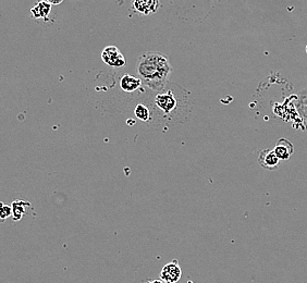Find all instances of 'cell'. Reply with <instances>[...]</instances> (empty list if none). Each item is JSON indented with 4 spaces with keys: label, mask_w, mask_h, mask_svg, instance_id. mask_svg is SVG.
I'll return each instance as SVG.
<instances>
[{
    "label": "cell",
    "mask_w": 307,
    "mask_h": 283,
    "mask_svg": "<svg viewBox=\"0 0 307 283\" xmlns=\"http://www.w3.org/2000/svg\"><path fill=\"white\" fill-rule=\"evenodd\" d=\"M276 155L280 160H289L294 153L293 144L286 138H280L274 148Z\"/></svg>",
    "instance_id": "obj_6"
},
{
    "label": "cell",
    "mask_w": 307,
    "mask_h": 283,
    "mask_svg": "<svg viewBox=\"0 0 307 283\" xmlns=\"http://www.w3.org/2000/svg\"><path fill=\"white\" fill-rule=\"evenodd\" d=\"M143 85V81L137 76L131 74H124L120 79V87L125 93H134L140 90Z\"/></svg>",
    "instance_id": "obj_7"
},
{
    "label": "cell",
    "mask_w": 307,
    "mask_h": 283,
    "mask_svg": "<svg viewBox=\"0 0 307 283\" xmlns=\"http://www.w3.org/2000/svg\"><path fill=\"white\" fill-rule=\"evenodd\" d=\"M258 162L260 164V167L274 171V170H277L279 168L280 159L278 158L277 155H276L274 148L263 149V151L259 152Z\"/></svg>",
    "instance_id": "obj_5"
},
{
    "label": "cell",
    "mask_w": 307,
    "mask_h": 283,
    "mask_svg": "<svg viewBox=\"0 0 307 283\" xmlns=\"http://www.w3.org/2000/svg\"><path fill=\"white\" fill-rule=\"evenodd\" d=\"M186 283H194V282H193V281H192V280H188V281H187V282H186Z\"/></svg>",
    "instance_id": "obj_15"
},
{
    "label": "cell",
    "mask_w": 307,
    "mask_h": 283,
    "mask_svg": "<svg viewBox=\"0 0 307 283\" xmlns=\"http://www.w3.org/2000/svg\"><path fill=\"white\" fill-rule=\"evenodd\" d=\"M181 277L182 269L176 259L169 262L166 266H163V268L160 271V279L166 283H177L180 281Z\"/></svg>",
    "instance_id": "obj_4"
},
{
    "label": "cell",
    "mask_w": 307,
    "mask_h": 283,
    "mask_svg": "<svg viewBox=\"0 0 307 283\" xmlns=\"http://www.w3.org/2000/svg\"><path fill=\"white\" fill-rule=\"evenodd\" d=\"M101 59L106 64L115 66V68H122L126 63L124 56L122 55L119 48L114 45L107 46L104 48L101 53Z\"/></svg>",
    "instance_id": "obj_3"
},
{
    "label": "cell",
    "mask_w": 307,
    "mask_h": 283,
    "mask_svg": "<svg viewBox=\"0 0 307 283\" xmlns=\"http://www.w3.org/2000/svg\"><path fill=\"white\" fill-rule=\"evenodd\" d=\"M160 7L159 1H154V0H143V1H134L133 2V9L137 13L150 15L158 11Z\"/></svg>",
    "instance_id": "obj_8"
},
{
    "label": "cell",
    "mask_w": 307,
    "mask_h": 283,
    "mask_svg": "<svg viewBox=\"0 0 307 283\" xmlns=\"http://www.w3.org/2000/svg\"><path fill=\"white\" fill-rule=\"evenodd\" d=\"M51 9H53V4L50 1H39L36 6L31 9V13L34 19L47 20Z\"/></svg>",
    "instance_id": "obj_10"
},
{
    "label": "cell",
    "mask_w": 307,
    "mask_h": 283,
    "mask_svg": "<svg viewBox=\"0 0 307 283\" xmlns=\"http://www.w3.org/2000/svg\"><path fill=\"white\" fill-rule=\"evenodd\" d=\"M145 283H166L165 281H162L161 279H153V280H148Z\"/></svg>",
    "instance_id": "obj_13"
},
{
    "label": "cell",
    "mask_w": 307,
    "mask_h": 283,
    "mask_svg": "<svg viewBox=\"0 0 307 283\" xmlns=\"http://www.w3.org/2000/svg\"><path fill=\"white\" fill-rule=\"evenodd\" d=\"M183 92L185 91L180 89V86L175 90V85L169 86V84L163 90L156 92L152 100L154 115L169 121L179 119L183 115V108L186 107L183 105V97H186Z\"/></svg>",
    "instance_id": "obj_2"
},
{
    "label": "cell",
    "mask_w": 307,
    "mask_h": 283,
    "mask_svg": "<svg viewBox=\"0 0 307 283\" xmlns=\"http://www.w3.org/2000/svg\"><path fill=\"white\" fill-rule=\"evenodd\" d=\"M61 2H62V1H50V3L53 4V6H55V4H60Z\"/></svg>",
    "instance_id": "obj_14"
},
{
    "label": "cell",
    "mask_w": 307,
    "mask_h": 283,
    "mask_svg": "<svg viewBox=\"0 0 307 283\" xmlns=\"http://www.w3.org/2000/svg\"><path fill=\"white\" fill-rule=\"evenodd\" d=\"M12 207V219L14 221H20L24 215H27L30 209H32V205L28 200H22V199H17L13 200V203L11 204Z\"/></svg>",
    "instance_id": "obj_9"
},
{
    "label": "cell",
    "mask_w": 307,
    "mask_h": 283,
    "mask_svg": "<svg viewBox=\"0 0 307 283\" xmlns=\"http://www.w3.org/2000/svg\"><path fill=\"white\" fill-rule=\"evenodd\" d=\"M10 216H12V207L1 203V205H0V218H1V221H4Z\"/></svg>",
    "instance_id": "obj_12"
},
{
    "label": "cell",
    "mask_w": 307,
    "mask_h": 283,
    "mask_svg": "<svg viewBox=\"0 0 307 283\" xmlns=\"http://www.w3.org/2000/svg\"><path fill=\"white\" fill-rule=\"evenodd\" d=\"M173 72L172 64L166 55L156 51L142 54L136 63V73L147 87L159 92L169 84Z\"/></svg>",
    "instance_id": "obj_1"
},
{
    "label": "cell",
    "mask_w": 307,
    "mask_h": 283,
    "mask_svg": "<svg viewBox=\"0 0 307 283\" xmlns=\"http://www.w3.org/2000/svg\"><path fill=\"white\" fill-rule=\"evenodd\" d=\"M134 116L143 122H150L152 120V110L144 104H137L134 108Z\"/></svg>",
    "instance_id": "obj_11"
}]
</instances>
